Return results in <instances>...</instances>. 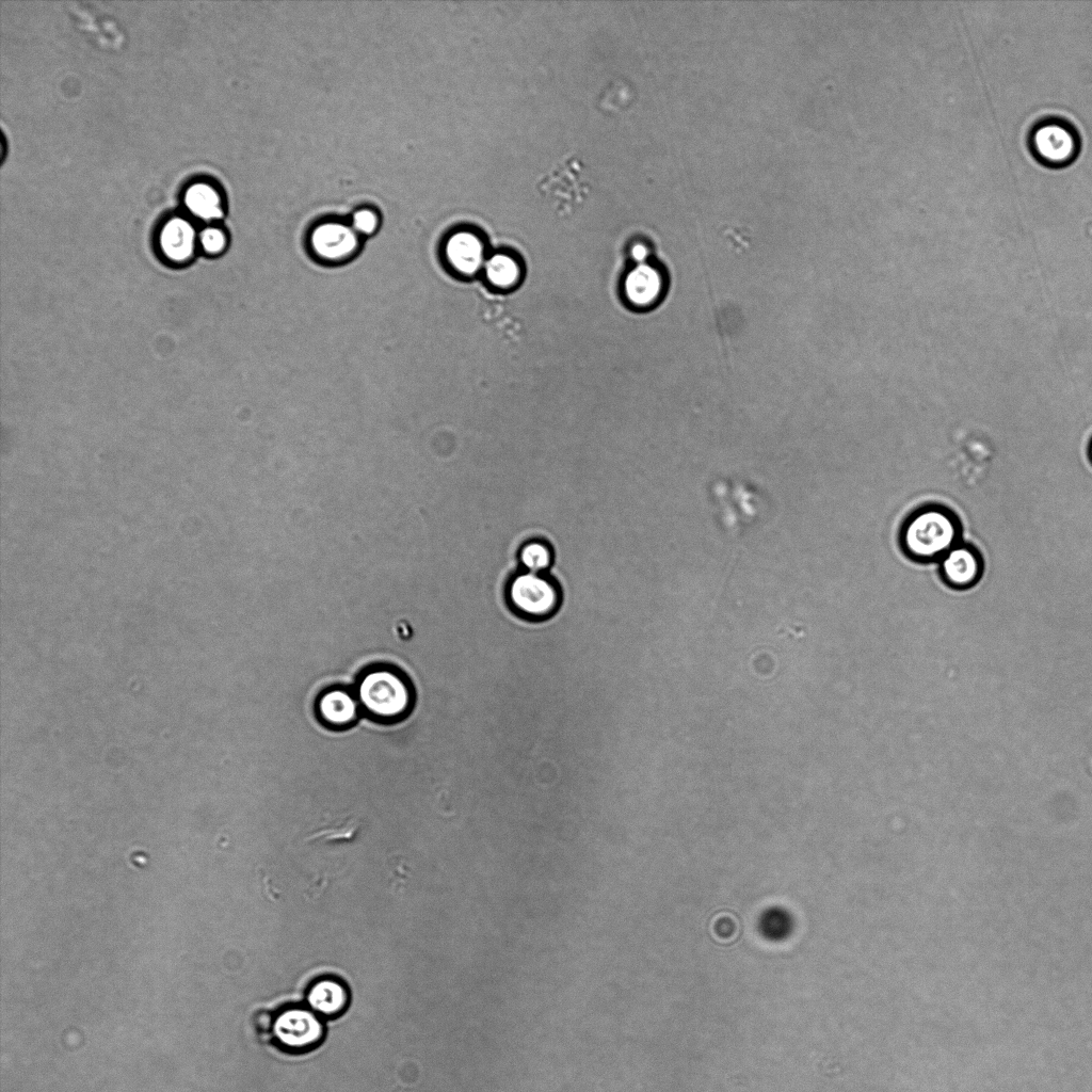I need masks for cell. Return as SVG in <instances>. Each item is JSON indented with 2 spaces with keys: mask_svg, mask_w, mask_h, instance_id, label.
<instances>
[{
  "mask_svg": "<svg viewBox=\"0 0 1092 1092\" xmlns=\"http://www.w3.org/2000/svg\"><path fill=\"white\" fill-rule=\"evenodd\" d=\"M981 559L973 547L957 544L941 560L944 579L956 588L973 585L981 575Z\"/></svg>",
  "mask_w": 1092,
  "mask_h": 1092,
  "instance_id": "30bf717a",
  "label": "cell"
},
{
  "mask_svg": "<svg viewBox=\"0 0 1092 1092\" xmlns=\"http://www.w3.org/2000/svg\"><path fill=\"white\" fill-rule=\"evenodd\" d=\"M253 1021L258 1034L268 1035L270 1031L273 1033L275 1018H272L268 1011L256 1012Z\"/></svg>",
  "mask_w": 1092,
  "mask_h": 1092,
  "instance_id": "d6986e66",
  "label": "cell"
},
{
  "mask_svg": "<svg viewBox=\"0 0 1092 1092\" xmlns=\"http://www.w3.org/2000/svg\"><path fill=\"white\" fill-rule=\"evenodd\" d=\"M488 285L497 290H511L521 280L518 259L507 253H495L486 258L482 270Z\"/></svg>",
  "mask_w": 1092,
  "mask_h": 1092,
  "instance_id": "4fadbf2b",
  "label": "cell"
},
{
  "mask_svg": "<svg viewBox=\"0 0 1092 1092\" xmlns=\"http://www.w3.org/2000/svg\"><path fill=\"white\" fill-rule=\"evenodd\" d=\"M791 915L783 908L773 906L766 910L759 917L760 934L772 942L785 940L792 931Z\"/></svg>",
  "mask_w": 1092,
  "mask_h": 1092,
  "instance_id": "9a60e30c",
  "label": "cell"
},
{
  "mask_svg": "<svg viewBox=\"0 0 1092 1092\" xmlns=\"http://www.w3.org/2000/svg\"><path fill=\"white\" fill-rule=\"evenodd\" d=\"M354 692L362 711L381 723L404 719L415 703V691L408 676L386 662L364 668L357 676Z\"/></svg>",
  "mask_w": 1092,
  "mask_h": 1092,
  "instance_id": "6da1fadb",
  "label": "cell"
},
{
  "mask_svg": "<svg viewBox=\"0 0 1092 1092\" xmlns=\"http://www.w3.org/2000/svg\"><path fill=\"white\" fill-rule=\"evenodd\" d=\"M629 256L635 264L645 263L649 261L651 250L646 244L638 242L631 245Z\"/></svg>",
  "mask_w": 1092,
  "mask_h": 1092,
  "instance_id": "ffe728a7",
  "label": "cell"
},
{
  "mask_svg": "<svg viewBox=\"0 0 1092 1092\" xmlns=\"http://www.w3.org/2000/svg\"><path fill=\"white\" fill-rule=\"evenodd\" d=\"M310 246L315 255L324 261H343L357 252L358 234L352 226L339 222L323 223L311 231Z\"/></svg>",
  "mask_w": 1092,
  "mask_h": 1092,
  "instance_id": "8992f818",
  "label": "cell"
},
{
  "mask_svg": "<svg viewBox=\"0 0 1092 1092\" xmlns=\"http://www.w3.org/2000/svg\"><path fill=\"white\" fill-rule=\"evenodd\" d=\"M508 595L514 610L530 619L552 615L560 600L555 581L543 574L530 572L514 577Z\"/></svg>",
  "mask_w": 1092,
  "mask_h": 1092,
  "instance_id": "3957f363",
  "label": "cell"
},
{
  "mask_svg": "<svg viewBox=\"0 0 1092 1092\" xmlns=\"http://www.w3.org/2000/svg\"><path fill=\"white\" fill-rule=\"evenodd\" d=\"M321 1021L311 1010L288 1008L274 1022L273 1034L287 1049L303 1051L315 1047L323 1038Z\"/></svg>",
  "mask_w": 1092,
  "mask_h": 1092,
  "instance_id": "277c9868",
  "label": "cell"
},
{
  "mask_svg": "<svg viewBox=\"0 0 1092 1092\" xmlns=\"http://www.w3.org/2000/svg\"><path fill=\"white\" fill-rule=\"evenodd\" d=\"M519 559L528 572L543 574L550 566L552 556L545 543L532 541L521 547Z\"/></svg>",
  "mask_w": 1092,
  "mask_h": 1092,
  "instance_id": "2e32d148",
  "label": "cell"
},
{
  "mask_svg": "<svg viewBox=\"0 0 1092 1092\" xmlns=\"http://www.w3.org/2000/svg\"><path fill=\"white\" fill-rule=\"evenodd\" d=\"M1091 457H1092V445H1091Z\"/></svg>",
  "mask_w": 1092,
  "mask_h": 1092,
  "instance_id": "44dd1931",
  "label": "cell"
},
{
  "mask_svg": "<svg viewBox=\"0 0 1092 1092\" xmlns=\"http://www.w3.org/2000/svg\"><path fill=\"white\" fill-rule=\"evenodd\" d=\"M160 245L164 255L171 260H187L194 247L193 227L183 219H172L161 231Z\"/></svg>",
  "mask_w": 1092,
  "mask_h": 1092,
  "instance_id": "7c38bea8",
  "label": "cell"
},
{
  "mask_svg": "<svg viewBox=\"0 0 1092 1092\" xmlns=\"http://www.w3.org/2000/svg\"><path fill=\"white\" fill-rule=\"evenodd\" d=\"M352 228L362 236H372L380 226V219L375 211L363 208L356 210L352 215Z\"/></svg>",
  "mask_w": 1092,
  "mask_h": 1092,
  "instance_id": "e0dca14e",
  "label": "cell"
},
{
  "mask_svg": "<svg viewBox=\"0 0 1092 1092\" xmlns=\"http://www.w3.org/2000/svg\"><path fill=\"white\" fill-rule=\"evenodd\" d=\"M184 200L189 210L200 219L214 220L223 215L220 196L209 184H193L187 191Z\"/></svg>",
  "mask_w": 1092,
  "mask_h": 1092,
  "instance_id": "5bb4252c",
  "label": "cell"
},
{
  "mask_svg": "<svg viewBox=\"0 0 1092 1092\" xmlns=\"http://www.w3.org/2000/svg\"><path fill=\"white\" fill-rule=\"evenodd\" d=\"M203 248L209 254H219L224 251L226 246L225 234L215 227H208L204 229L199 237Z\"/></svg>",
  "mask_w": 1092,
  "mask_h": 1092,
  "instance_id": "ac0fdd59",
  "label": "cell"
},
{
  "mask_svg": "<svg viewBox=\"0 0 1092 1092\" xmlns=\"http://www.w3.org/2000/svg\"><path fill=\"white\" fill-rule=\"evenodd\" d=\"M1033 145L1042 160L1063 164L1073 159L1077 151V140L1066 126L1049 123L1041 126L1033 135Z\"/></svg>",
  "mask_w": 1092,
  "mask_h": 1092,
  "instance_id": "9c48e42d",
  "label": "cell"
},
{
  "mask_svg": "<svg viewBox=\"0 0 1092 1092\" xmlns=\"http://www.w3.org/2000/svg\"><path fill=\"white\" fill-rule=\"evenodd\" d=\"M316 711L325 726L344 729L356 723L362 709L354 691L336 686L319 695Z\"/></svg>",
  "mask_w": 1092,
  "mask_h": 1092,
  "instance_id": "52a82bcc",
  "label": "cell"
},
{
  "mask_svg": "<svg viewBox=\"0 0 1092 1092\" xmlns=\"http://www.w3.org/2000/svg\"><path fill=\"white\" fill-rule=\"evenodd\" d=\"M667 284V274L657 263L635 264L623 279L624 298L635 308H651L663 298Z\"/></svg>",
  "mask_w": 1092,
  "mask_h": 1092,
  "instance_id": "5b68a950",
  "label": "cell"
},
{
  "mask_svg": "<svg viewBox=\"0 0 1092 1092\" xmlns=\"http://www.w3.org/2000/svg\"><path fill=\"white\" fill-rule=\"evenodd\" d=\"M445 258L450 268L462 276H473L483 270L486 261L482 240L473 232L457 231L445 244Z\"/></svg>",
  "mask_w": 1092,
  "mask_h": 1092,
  "instance_id": "ba28073f",
  "label": "cell"
},
{
  "mask_svg": "<svg viewBox=\"0 0 1092 1092\" xmlns=\"http://www.w3.org/2000/svg\"><path fill=\"white\" fill-rule=\"evenodd\" d=\"M959 524L947 510L927 507L905 521L901 541L905 551L921 560L943 557L958 544Z\"/></svg>",
  "mask_w": 1092,
  "mask_h": 1092,
  "instance_id": "7a4b0ae2",
  "label": "cell"
},
{
  "mask_svg": "<svg viewBox=\"0 0 1092 1092\" xmlns=\"http://www.w3.org/2000/svg\"><path fill=\"white\" fill-rule=\"evenodd\" d=\"M307 1000L315 1013L336 1016L347 1008L349 993L346 985L339 980L323 978L310 987Z\"/></svg>",
  "mask_w": 1092,
  "mask_h": 1092,
  "instance_id": "8fae6325",
  "label": "cell"
}]
</instances>
